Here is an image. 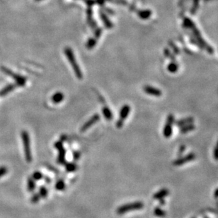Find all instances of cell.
Masks as SVG:
<instances>
[{"label": "cell", "mask_w": 218, "mask_h": 218, "mask_svg": "<svg viewBox=\"0 0 218 218\" xmlns=\"http://www.w3.org/2000/svg\"><path fill=\"white\" fill-rule=\"evenodd\" d=\"M195 125H193L192 124H188V125H185L183 127H181V129H180V131L182 134H186V133L191 131H193L195 129Z\"/></svg>", "instance_id": "18"}, {"label": "cell", "mask_w": 218, "mask_h": 218, "mask_svg": "<svg viewBox=\"0 0 218 218\" xmlns=\"http://www.w3.org/2000/svg\"><path fill=\"white\" fill-rule=\"evenodd\" d=\"M168 194H169V191H168L167 188H163V189H161L160 191H159L158 192L155 193L153 196V198L155 200L164 199V198L166 197Z\"/></svg>", "instance_id": "10"}, {"label": "cell", "mask_w": 218, "mask_h": 218, "mask_svg": "<svg viewBox=\"0 0 218 218\" xmlns=\"http://www.w3.org/2000/svg\"><path fill=\"white\" fill-rule=\"evenodd\" d=\"M102 112H103L104 117L106 118V119L108 121H110L113 119V114H112L111 111L107 107H104L102 109Z\"/></svg>", "instance_id": "15"}, {"label": "cell", "mask_w": 218, "mask_h": 218, "mask_svg": "<svg viewBox=\"0 0 218 218\" xmlns=\"http://www.w3.org/2000/svg\"><path fill=\"white\" fill-rule=\"evenodd\" d=\"M58 157H57V162L59 164H64L65 163V155H66V150L64 147L59 149Z\"/></svg>", "instance_id": "14"}, {"label": "cell", "mask_w": 218, "mask_h": 218, "mask_svg": "<svg viewBox=\"0 0 218 218\" xmlns=\"http://www.w3.org/2000/svg\"><path fill=\"white\" fill-rule=\"evenodd\" d=\"M185 148H186V147H185L184 145H181V146H180L179 150H178V156L181 157V155H183V152H184V150H185Z\"/></svg>", "instance_id": "31"}, {"label": "cell", "mask_w": 218, "mask_h": 218, "mask_svg": "<svg viewBox=\"0 0 218 218\" xmlns=\"http://www.w3.org/2000/svg\"><path fill=\"white\" fill-rule=\"evenodd\" d=\"M77 170V164L74 162H69V163L66 164V170L68 172H73Z\"/></svg>", "instance_id": "21"}, {"label": "cell", "mask_w": 218, "mask_h": 218, "mask_svg": "<svg viewBox=\"0 0 218 218\" xmlns=\"http://www.w3.org/2000/svg\"><path fill=\"white\" fill-rule=\"evenodd\" d=\"M96 40L94 38H91V39H89L88 42H87V47H88L89 49L93 48L94 46L96 45Z\"/></svg>", "instance_id": "27"}, {"label": "cell", "mask_w": 218, "mask_h": 218, "mask_svg": "<svg viewBox=\"0 0 218 218\" xmlns=\"http://www.w3.org/2000/svg\"><path fill=\"white\" fill-rule=\"evenodd\" d=\"M144 91L147 93V94L150 95V96H154V97H160L162 95V93L158 88H154L151 86H145L143 88Z\"/></svg>", "instance_id": "7"}, {"label": "cell", "mask_w": 218, "mask_h": 218, "mask_svg": "<svg viewBox=\"0 0 218 218\" xmlns=\"http://www.w3.org/2000/svg\"><path fill=\"white\" fill-rule=\"evenodd\" d=\"M138 16L142 19H147L152 15V11L150 10H143L138 12Z\"/></svg>", "instance_id": "16"}, {"label": "cell", "mask_w": 218, "mask_h": 218, "mask_svg": "<svg viewBox=\"0 0 218 218\" xmlns=\"http://www.w3.org/2000/svg\"><path fill=\"white\" fill-rule=\"evenodd\" d=\"M54 187H55L57 191H63L66 187L65 183H64V181H62V180H59V181H57V182H56Z\"/></svg>", "instance_id": "22"}, {"label": "cell", "mask_w": 218, "mask_h": 218, "mask_svg": "<svg viewBox=\"0 0 218 218\" xmlns=\"http://www.w3.org/2000/svg\"><path fill=\"white\" fill-rule=\"evenodd\" d=\"M99 119H100V115H99V114H95L94 116H92V117H91L83 126H82L80 131L82 132L86 131L87 129H89L92 126H93L95 123L99 122Z\"/></svg>", "instance_id": "6"}, {"label": "cell", "mask_w": 218, "mask_h": 218, "mask_svg": "<svg viewBox=\"0 0 218 218\" xmlns=\"http://www.w3.org/2000/svg\"><path fill=\"white\" fill-rule=\"evenodd\" d=\"M54 147H55V148L57 149V150H59V149H61V148H62V147H63V144H62V141H57V142L54 143Z\"/></svg>", "instance_id": "30"}, {"label": "cell", "mask_w": 218, "mask_h": 218, "mask_svg": "<svg viewBox=\"0 0 218 218\" xmlns=\"http://www.w3.org/2000/svg\"><path fill=\"white\" fill-rule=\"evenodd\" d=\"M154 214L155 216L159 217H164L166 215V212L164 210H163L161 208L159 207H156L154 208Z\"/></svg>", "instance_id": "20"}, {"label": "cell", "mask_w": 218, "mask_h": 218, "mask_svg": "<svg viewBox=\"0 0 218 218\" xmlns=\"http://www.w3.org/2000/svg\"><path fill=\"white\" fill-rule=\"evenodd\" d=\"M168 70L171 73H175L178 70V66L177 64L174 63H171L168 65Z\"/></svg>", "instance_id": "25"}, {"label": "cell", "mask_w": 218, "mask_h": 218, "mask_svg": "<svg viewBox=\"0 0 218 218\" xmlns=\"http://www.w3.org/2000/svg\"><path fill=\"white\" fill-rule=\"evenodd\" d=\"M101 30L100 28H99L98 30H96V37L98 38L99 36L101 35Z\"/></svg>", "instance_id": "35"}, {"label": "cell", "mask_w": 218, "mask_h": 218, "mask_svg": "<svg viewBox=\"0 0 218 218\" xmlns=\"http://www.w3.org/2000/svg\"><path fill=\"white\" fill-rule=\"evenodd\" d=\"M64 98V96L62 93L61 92H57L55 93L53 96L51 98V101L54 103V104H58L60 103L61 102L63 101Z\"/></svg>", "instance_id": "11"}, {"label": "cell", "mask_w": 218, "mask_h": 218, "mask_svg": "<svg viewBox=\"0 0 218 218\" xmlns=\"http://www.w3.org/2000/svg\"><path fill=\"white\" fill-rule=\"evenodd\" d=\"M27 188L29 192H33L36 188V182L32 177H29L27 181Z\"/></svg>", "instance_id": "17"}, {"label": "cell", "mask_w": 218, "mask_h": 218, "mask_svg": "<svg viewBox=\"0 0 218 218\" xmlns=\"http://www.w3.org/2000/svg\"><path fill=\"white\" fill-rule=\"evenodd\" d=\"M217 147H218V140H217Z\"/></svg>", "instance_id": "39"}, {"label": "cell", "mask_w": 218, "mask_h": 218, "mask_svg": "<svg viewBox=\"0 0 218 218\" xmlns=\"http://www.w3.org/2000/svg\"><path fill=\"white\" fill-rule=\"evenodd\" d=\"M1 69L4 73H6V74H7L8 76L12 77V78H14V79L15 80V81H16V85H17L18 86H25V83H26V78H25V77L21 76L19 74H16V73H13L11 70H9V69L6 68V67L2 66Z\"/></svg>", "instance_id": "4"}, {"label": "cell", "mask_w": 218, "mask_h": 218, "mask_svg": "<svg viewBox=\"0 0 218 218\" xmlns=\"http://www.w3.org/2000/svg\"><path fill=\"white\" fill-rule=\"evenodd\" d=\"M38 194L40 195L41 198H47L48 194V189L45 186H41L39 188Z\"/></svg>", "instance_id": "23"}, {"label": "cell", "mask_w": 218, "mask_h": 218, "mask_svg": "<svg viewBox=\"0 0 218 218\" xmlns=\"http://www.w3.org/2000/svg\"><path fill=\"white\" fill-rule=\"evenodd\" d=\"M16 88V85L14 84H9L8 86H5L1 91H0V96L3 97L5 96L6 95H7L8 93L11 92L12 91H14V88Z\"/></svg>", "instance_id": "13"}, {"label": "cell", "mask_w": 218, "mask_h": 218, "mask_svg": "<svg viewBox=\"0 0 218 218\" xmlns=\"http://www.w3.org/2000/svg\"><path fill=\"white\" fill-rule=\"evenodd\" d=\"M213 157L215 160H218V147L217 146L215 147L214 151H213Z\"/></svg>", "instance_id": "32"}, {"label": "cell", "mask_w": 218, "mask_h": 218, "mask_svg": "<svg viewBox=\"0 0 218 218\" xmlns=\"http://www.w3.org/2000/svg\"><path fill=\"white\" fill-rule=\"evenodd\" d=\"M41 198V196H40L38 193H34L31 198V201L32 202V203H38L39 202Z\"/></svg>", "instance_id": "26"}, {"label": "cell", "mask_w": 218, "mask_h": 218, "mask_svg": "<svg viewBox=\"0 0 218 218\" xmlns=\"http://www.w3.org/2000/svg\"><path fill=\"white\" fill-rule=\"evenodd\" d=\"M21 139H22L23 145L24 148V154L26 160L27 162L32 161V154H31V141H30L29 134L26 131H22L21 134Z\"/></svg>", "instance_id": "2"}, {"label": "cell", "mask_w": 218, "mask_h": 218, "mask_svg": "<svg viewBox=\"0 0 218 218\" xmlns=\"http://www.w3.org/2000/svg\"><path fill=\"white\" fill-rule=\"evenodd\" d=\"M173 124L166 122L163 129V135L166 138H168L171 136L173 133Z\"/></svg>", "instance_id": "8"}, {"label": "cell", "mask_w": 218, "mask_h": 218, "mask_svg": "<svg viewBox=\"0 0 218 218\" xmlns=\"http://www.w3.org/2000/svg\"><path fill=\"white\" fill-rule=\"evenodd\" d=\"M80 156H81V153L79 152L75 151V152H73V158H74V160H79V157H80Z\"/></svg>", "instance_id": "33"}, {"label": "cell", "mask_w": 218, "mask_h": 218, "mask_svg": "<svg viewBox=\"0 0 218 218\" xmlns=\"http://www.w3.org/2000/svg\"><path fill=\"white\" fill-rule=\"evenodd\" d=\"M123 126V119H119V120L117 121L116 122V127L118 128V129H120L122 128V127Z\"/></svg>", "instance_id": "34"}, {"label": "cell", "mask_w": 218, "mask_h": 218, "mask_svg": "<svg viewBox=\"0 0 218 218\" xmlns=\"http://www.w3.org/2000/svg\"><path fill=\"white\" fill-rule=\"evenodd\" d=\"M64 53H65L66 57H67V60L70 63V64L72 65V68H73L74 73H75V75L77 76V78L79 79H82V73L81 69H79L78 64L77 63V61H76L75 57H74L73 52H72V49L70 47H66L64 49Z\"/></svg>", "instance_id": "1"}, {"label": "cell", "mask_w": 218, "mask_h": 218, "mask_svg": "<svg viewBox=\"0 0 218 218\" xmlns=\"http://www.w3.org/2000/svg\"><path fill=\"white\" fill-rule=\"evenodd\" d=\"M8 172V169L6 167L2 166L0 167V178L2 177L3 176H4L6 173Z\"/></svg>", "instance_id": "28"}, {"label": "cell", "mask_w": 218, "mask_h": 218, "mask_svg": "<svg viewBox=\"0 0 218 218\" xmlns=\"http://www.w3.org/2000/svg\"><path fill=\"white\" fill-rule=\"evenodd\" d=\"M194 122V119L192 117H188L186 118V119H180V120L176 121L175 124L176 125L178 126V127H183L185 125H188V124H192V123Z\"/></svg>", "instance_id": "12"}, {"label": "cell", "mask_w": 218, "mask_h": 218, "mask_svg": "<svg viewBox=\"0 0 218 218\" xmlns=\"http://www.w3.org/2000/svg\"><path fill=\"white\" fill-rule=\"evenodd\" d=\"M43 177V175L40 171H36L33 174L32 178L34 179L35 181H39V180L42 179Z\"/></svg>", "instance_id": "24"}, {"label": "cell", "mask_w": 218, "mask_h": 218, "mask_svg": "<svg viewBox=\"0 0 218 218\" xmlns=\"http://www.w3.org/2000/svg\"><path fill=\"white\" fill-rule=\"evenodd\" d=\"M196 159V155L194 153H189L184 157H180L177 160H174L173 165L174 166H181L184 164L193 161Z\"/></svg>", "instance_id": "5"}, {"label": "cell", "mask_w": 218, "mask_h": 218, "mask_svg": "<svg viewBox=\"0 0 218 218\" xmlns=\"http://www.w3.org/2000/svg\"><path fill=\"white\" fill-rule=\"evenodd\" d=\"M100 17H101V19H102V21H103L106 27L107 28H111L113 25H112V24L110 23V21H109L108 17H107V16H106L104 14H102L101 12H100Z\"/></svg>", "instance_id": "19"}, {"label": "cell", "mask_w": 218, "mask_h": 218, "mask_svg": "<svg viewBox=\"0 0 218 218\" xmlns=\"http://www.w3.org/2000/svg\"><path fill=\"white\" fill-rule=\"evenodd\" d=\"M144 207L143 203L140 201H137V202H133L130 203H127V204L123 205L117 208L116 212L118 215H123L127 213L130 211L133 210H138L143 209Z\"/></svg>", "instance_id": "3"}, {"label": "cell", "mask_w": 218, "mask_h": 218, "mask_svg": "<svg viewBox=\"0 0 218 218\" xmlns=\"http://www.w3.org/2000/svg\"><path fill=\"white\" fill-rule=\"evenodd\" d=\"M214 196L215 198H218V188H217V189H216L215 191Z\"/></svg>", "instance_id": "37"}, {"label": "cell", "mask_w": 218, "mask_h": 218, "mask_svg": "<svg viewBox=\"0 0 218 218\" xmlns=\"http://www.w3.org/2000/svg\"><path fill=\"white\" fill-rule=\"evenodd\" d=\"M35 1H42V0H35Z\"/></svg>", "instance_id": "38"}, {"label": "cell", "mask_w": 218, "mask_h": 218, "mask_svg": "<svg viewBox=\"0 0 218 218\" xmlns=\"http://www.w3.org/2000/svg\"><path fill=\"white\" fill-rule=\"evenodd\" d=\"M193 218H194V217H193Z\"/></svg>", "instance_id": "40"}, {"label": "cell", "mask_w": 218, "mask_h": 218, "mask_svg": "<svg viewBox=\"0 0 218 218\" xmlns=\"http://www.w3.org/2000/svg\"><path fill=\"white\" fill-rule=\"evenodd\" d=\"M130 112V107L128 105H124L120 111V119L125 120L127 119Z\"/></svg>", "instance_id": "9"}, {"label": "cell", "mask_w": 218, "mask_h": 218, "mask_svg": "<svg viewBox=\"0 0 218 218\" xmlns=\"http://www.w3.org/2000/svg\"><path fill=\"white\" fill-rule=\"evenodd\" d=\"M166 122L171 124H174V116L173 114H168L167 119H166Z\"/></svg>", "instance_id": "29"}, {"label": "cell", "mask_w": 218, "mask_h": 218, "mask_svg": "<svg viewBox=\"0 0 218 218\" xmlns=\"http://www.w3.org/2000/svg\"><path fill=\"white\" fill-rule=\"evenodd\" d=\"M45 181L47 183H50L51 179L48 177V176H45Z\"/></svg>", "instance_id": "36"}]
</instances>
